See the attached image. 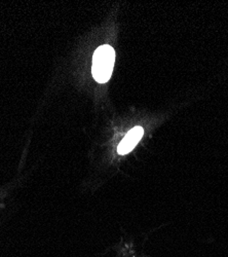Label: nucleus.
I'll use <instances>...</instances> for the list:
<instances>
[{
  "label": "nucleus",
  "mask_w": 228,
  "mask_h": 257,
  "mask_svg": "<svg viewBox=\"0 0 228 257\" xmlns=\"http://www.w3.org/2000/svg\"><path fill=\"white\" fill-rule=\"evenodd\" d=\"M143 134L144 130L142 126H135L134 128H132V130L126 135V137H124L122 141L119 143L117 153L123 156L132 152L134 147L137 145V143L141 140Z\"/></svg>",
  "instance_id": "f03ea898"
},
{
  "label": "nucleus",
  "mask_w": 228,
  "mask_h": 257,
  "mask_svg": "<svg viewBox=\"0 0 228 257\" xmlns=\"http://www.w3.org/2000/svg\"><path fill=\"white\" fill-rule=\"evenodd\" d=\"M115 62V52L112 47L104 45L99 47L93 56L92 73L96 81L107 82L112 74Z\"/></svg>",
  "instance_id": "f257e3e1"
}]
</instances>
